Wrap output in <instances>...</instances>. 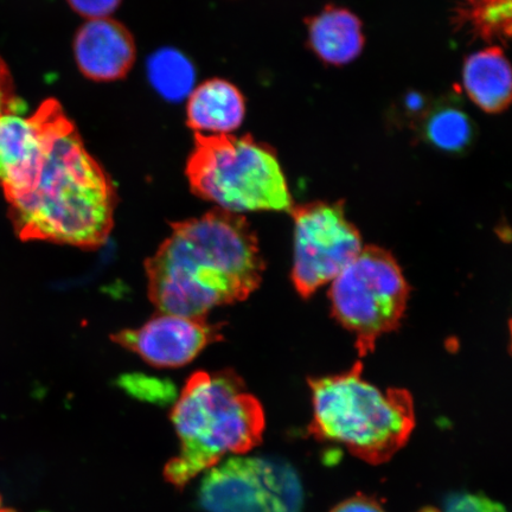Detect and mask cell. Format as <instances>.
Segmentation results:
<instances>
[{"label": "cell", "instance_id": "1", "mask_svg": "<svg viewBox=\"0 0 512 512\" xmlns=\"http://www.w3.org/2000/svg\"><path fill=\"white\" fill-rule=\"evenodd\" d=\"M44 102L41 156L22 184L4 192L12 223L24 241L99 248L113 229L117 191L60 102Z\"/></svg>", "mask_w": 512, "mask_h": 512}, {"label": "cell", "instance_id": "2", "mask_svg": "<svg viewBox=\"0 0 512 512\" xmlns=\"http://www.w3.org/2000/svg\"><path fill=\"white\" fill-rule=\"evenodd\" d=\"M145 270L159 312L206 317L258 290L265 261L245 217L216 208L172 223L169 238L146 260Z\"/></svg>", "mask_w": 512, "mask_h": 512}, {"label": "cell", "instance_id": "3", "mask_svg": "<svg viewBox=\"0 0 512 512\" xmlns=\"http://www.w3.org/2000/svg\"><path fill=\"white\" fill-rule=\"evenodd\" d=\"M171 421L181 450L163 473L178 490L224 457L251 452L266 428L264 407L233 370L192 375L172 408Z\"/></svg>", "mask_w": 512, "mask_h": 512}, {"label": "cell", "instance_id": "4", "mask_svg": "<svg viewBox=\"0 0 512 512\" xmlns=\"http://www.w3.org/2000/svg\"><path fill=\"white\" fill-rule=\"evenodd\" d=\"M316 439L342 446L371 465L389 462L415 428L414 401L406 389H382L363 377L357 362L345 373L309 381Z\"/></svg>", "mask_w": 512, "mask_h": 512}, {"label": "cell", "instance_id": "5", "mask_svg": "<svg viewBox=\"0 0 512 512\" xmlns=\"http://www.w3.org/2000/svg\"><path fill=\"white\" fill-rule=\"evenodd\" d=\"M185 174L197 197L229 213H291L294 207L277 153L249 134L195 133Z\"/></svg>", "mask_w": 512, "mask_h": 512}, {"label": "cell", "instance_id": "6", "mask_svg": "<svg viewBox=\"0 0 512 512\" xmlns=\"http://www.w3.org/2000/svg\"><path fill=\"white\" fill-rule=\"evenodd\" d=\"M329 297L334 317L355 336L363 357L377 339L399 328L409 287L393 255L368 246L332 281Z\"/></svg>", "mask_w": 512, "mask_h": 512}, {"label": "cell", "instance_id": "7", "mask_svg": "<svg viewBox=\"0 0 512 512\" xmlns=\"http://www.w3.org/2000/svg\"><path fill=\"white\" fill-rule=\"evenodd\" d=\"M200 503L208 512H303L304 491L292 465L238 456L206 472Z\"/></svg>", "mask_w": 512, "mask_h": 512}, {"label": "cell", "instance_id": "8", "mask_svg": "<svg viewBox=\"0 0 512 512\" xmlns=\"http://www.w3.org/2000/svg\"><path fill=\"white\" fill-rule=\"evenodd\" d=\"M294 259L292 280L300 296L307 298L337 275L363 249L360 232L352 224L342 202H312L294 206Z\"/></svg>", "mask_w": 512, "mask_h": 512}, {"label": "cell", "instance_id": "9", "mask_svg": "<svg viewBox=\"0 0 512 512\" xmlns=\"http://www.w3.org/2000/svg\"><path fill=\"white\" fill-rule=\"evenodd\" d=\"M222 325L206 317L159 312L137 329L118 332L112 341L153 367L178 368L195 360L211 343L222 339Z\"/></svg>", "mask_w": 512, "mask_h": 512}, {"label": "cell", "instance_id": "10", "mask_svg": "<svg viewBox=\"0 0 512 512\" xmlns=\"http://www.w3.org/2000/svg\"><path fill=\"white\" fill-rule=\"evenodd\" d=\"M74 56L87 79L112 82L126 78L131 72L137 47L124 24L111 17L89 19L76 32Z\"/></svg>", "mask_w": 512, "mask_h": 512}, {"label": "cell", "instance_id": "11", "mask_svg": "<svg viewBox=\"0 0 512 512\" xmlns=\"http://www.w3.org/2000/svg\"><path fill=\"white\" fill-rule=\"evenodd\" d=\"M46 102L29 118L0 115V183L4 192L22 184L40 158L46 133Z\"/></svg>", "mask_w": 512, "mask_h": 512}, {"label": "cell", "instance_id": "12", "mask_svg": "<svg viewBox=\"0 0 512 512\" xmlns=\"http://www.w3.org/2000/svg\"><path fill=\"white\" fill-rule=\"evenodd\" d=\"M305 23L310 47L324 63L342 67L362 54L366 42L362 22L348 9L328 5Z\"/></svg>", "mask_w": 512, "mask_h": 512}, {"label": "cell", "instance_id": "13", "mask_svg": "<svg viewBox=\"0 0 512 512\" xmlns=\"http://www.w3.org/2000/svg\"><path fill=\"white\" fill-rule=\"evenodd\" d=\"M245 115L243 94L226 80H208L190 93L187 124L195 133L230 134L242 125Z\"/></svg>", "mask_w": 512, "mask_h": 512}, {"label": "cell", "instance_id": "14", "mask_svg": "<svg viewBox=\"0 0 512 512\" xmlns=\"http://www.w3.org/2000/svg\"><path fill=\"white\" fill-rule=\"evenodd\" d=\"M467 96L480 110L502 113L510 106L512 75L501 47L491 46L467 57L463 68Z\"/></svg>", "mask_w": 512, "mask_h": 512}, {"label": "cell", "instance_id": "15", "mask_svg": "<svg viewBox=\"0 0 512 512\" xmlns=\"http://www.w3.org/2000/svg\"><path fill=\"white\" fill-rule=\"evenodd\" d=\"M453 23L457 31L501 47L511 38L512 0H463L454 10Z\"/></svg>", "mask_w": 512, "mask_h": 512}, {"label": "cell", "instance_id": "16", "mask_svg": "<svg viewBox=\"0 0 512 512\" xmlns=\"http://www.w3.org/2000/svg\"><path fill=\"white\" fill-rule=\"evenodd\" d=\"M420 133L427 143L444 152L462 153L475 142V124L453 101L431 108L422 118Z\"/></svg>", "mask_w": 512, "mask_h": 512}, {"label": "cell", "instance_id": "17", "mask_svg": "<svg viewBox=\"0 0 512 512\" xmlns=\"http://www.w3.org/2000/svg\"><path fill=\"white\" fill-rule=\"evenodd\" d=\"M149 78L164 98L178 101L192 91L195 70L190 61L174 49L159 50L149 61Z\"/></svg>", "mask_w": 512, "mask_h": 512}, {"label": "cell", "instance_id": "18", "mask_svg": "<svg viewBox=\"0 0 512 512\" xmlns=\"http://www.w3.org/2000/svg\"><path fill=\"white\" fill-rule=\"evenodd\" d=\"M120 387L133 398L166 405L175 399L176 390L170 381L140 374L125 375L119 380Z\"/></svg>", "mask_w": 512, "mask_h": 512}, {"label": "cell", "instance_id": "19", "mask_svg": "<svg viewBox=\"0 0 512 512\" xmlns=\"http://www.w3.org/2000/svg\"><path fill=\"white\" fill-rule=\"evenodd\" d=\"M444 512H507L502 504L483 495L456 494L448 496Z\"/></svg>", "mask_w": 512, "mask_h": 512}, {"label": "cell", "instance_id": "20", "mask_svg": "<svg viewBox=\"0 0 512 512\" xmlns=\"http://www.w3.org/2000/svg\"><path fill=\"white\" fill-rule=\"evenodd\" d=\"M24 105L17 98L8 67L0 57V115L21 114Z\"/></svg>", "mask_w": 512, "mask_h": 512}, {"label": "cell", "instance_id": "21", "mask_svg": "<svg viewBox=\"0 0 512 512\" xmlns=\"http://www.w3.org/2000/svg\"><path fill=\"white\" fill-rule=\"evenodd\" d=\"M70 8L83 18L99 19L110 17L123 0H67Z\"/></svg>", "mask_w": 512, "mask_h": 512}, {"label": "cell", "instance_id": "22", "mask_svg": "<svg viewBox=\"0 0 512 512\" xmlns=\"http://www.w3.org/2000/svg\"><path fill=\"white\" fill-rule=\"evenodd\" d=\"M330 512H386V510L374 498L357 495L345 499V501L336 505Z\"/></svg>", "mask_w": 512, "mask_h": 512}]
</instances>
